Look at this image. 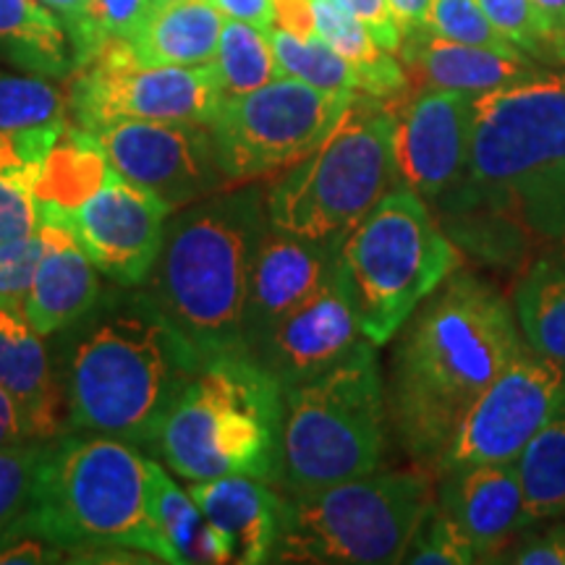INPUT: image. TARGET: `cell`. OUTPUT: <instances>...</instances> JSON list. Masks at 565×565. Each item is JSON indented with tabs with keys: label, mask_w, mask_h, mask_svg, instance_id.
I'll return each mask as SVG.
<instances>
[{
	"label": "cell",
	"mask_w": 565,
	"mask_h": 565,
	"mask_svg": "<svg viewBox=\"0 0 565 565\" xmlns=\"http://www.w3.org/2000/svg\"><path fill=\"white\" fill-rule=\"evenodd\" d=\"M395 21H398L401 34H412L419 30H427V17H429V3L433 0H387Z\"/></svg>",
	"instance_id": "46"
},
{
	"label": "cell",
	"mask_w": 565,
	"mask_h": 565,
	"mask_svg": "<svg viewBox=\"0 0 565 565\" xmlns=\"http://www.w3.org/2000/svg\"><path fill=\"white\" fill-rule=\"evenodd\" d=\"M113 175V166L89 131L68 124L47 152L38 181V200L45 207L74 210L89 200Z\"/></svg>",
	"instance_id": "30"
},
{
	"label": "cell",
	"mask_w": 565,
	"mask_h": 565,
	"mask_svg": "<svg viewBox=\"0 0 565 565\" xmlns=\"http://www.w3.org/2000/svg\"><path fill=\"white\" fill-rule=\"evenodd\" d=\"M0 387L13 395L34 440L68 433L55 353L17 309H0Z\"/></svg>",
	"instance_id": "20"
},
{
	"label": "cell",
	"mask_w": 565,
	"mask_h": 565,
	"mask_svg": "<svg viewBox=\"0 0 565 565\" xmlns=\"http://www.w3.org/2000/svg\"><path fill=\"white\" fill-rule=\"evenodd\" d=\"M445 207L505 221L565 252V74H540L475 97L463 181Z\"/></svg>",
	"instance_id": "3"
},
{
	"label": "cell",
	"mask_w": 565,
	"mask_h": 565,
	"mask_svg": "<svg viewBox=\"0 0 565 565\" xmlns=\"http://www.w3.org/2000/svg\"><path fill=\"white\" fill-rule=\"evenodd\" d=\"M24 440H34V437H30V433H26L24 414H21V408L17 401H13V395L0 387V450Z\"/></svg>",
	"instance_id": "45"
},
{
	"label": "cell",
	"mask_w": 565,
	"mask_h": 565,
	"mask_svg": "<svg viewBox=\"0 0 565 565\" xmlns=\"http://www.w3.org/2000/svg\"><path fill=\"white\" fill-rule=\"evenodd\" d=\"M437 508L475 545L479 561L500 555L519 532L532 526L515 463L448 471L437 490Z\"/></svg>",
	"instance_id": "19"
},
{
	"label": "cell",
	"mask_w": 565,
	"mask_h": 565,
	"mask_svg": "<svg viewBox=\"0 0 565 565\" xmlns=\"http://www.w3.org/2000/svg\"><path fill=\"white\" fill-rule=\"evenodd\" d=\"M492 26L529 58L557 61V34L534 0H477Z\"/></svg>",
	"instance_id": "36"
},
{
	"label": "cell",
	"mask_w": 565,
	"mask_h": 565,
	"mask_svg": "<svg viewBox=\"0 0 565 565\" xmlns=\"http://www.w3.org/2000/svg\"><path fill=\"white\" fill-rule=\"evenodd\" d=\"M42 252H45V236H42V231L34 233L26 242L0 252V309L24 312L26 296H30Z\"/></svg>",
	"instance_id": "40"
},
{
	"label": "cell",
	"mask_w": 565,
	"mask_h": 565,
	"mask_svg": "<svg viewBox=\"0 0 565 565\" xmlns=\"http://www.w3.org/2000/svg\"><path fill=\"white\" fill-rule=\"evenodd\" d=\"M275 26L299 38H312L317 34L312 0H275Z\"/></svg>",
	"instance_id": "44"
},
{
	"label": "cell",
	"mask_w": 565,
	"mask_h": 565,
	"mask_svg": "<svg viewBox=\"0 0 565 565\" xmlns=\"http://www.w3.org/2000/svg\"><path fill=\"white\" fill-rule=\"evenodd\" d=\"M152 511L173 563H233V547L210 524L189 490H181L175 479L160 463H150Z\"/></svg>",
	"instance_id": "28"
},
{
	"label": "cell",
	"mask_w": 565,
	"mask_h": 565,
	"mask_svg": "<svg viewBox=\"0 0 565 565\" xmlns=\"http://www.w3.org/2000/svg\"><path fill=\"white\" fill-rule=\"evenodd\" d=\"M282 385L249 353H217L162 422V463L189 482L254 477L278 487Z\"/></svg>",
	"instance_id": "6"
},
{
	"label": "cell",
	"mask_w": 565,
	"mask_h": 565,
	"mask_svg": "<svg viewBox=\"0 0 565 565\" xmlns=\"http://www.w3.org/2000/svg\"><path fill=\"white\" fill-rule=\"evenodd\" d=\"M312 13L317 38L328 42L359 71L362 95L377 100H398L401 95H406L408 74L404 63L383 51L362 21L353 19L335 0H312Z\"/></svg>",
	"instance_id": "27"
},
{
	"label": "cell",
	"mask_w": 565,
	"mask_h": 565,
	"mask_svg": "<svg viewBox=\"0 0 565 565\" xmlns=\"http://www.w3.org/2000/svg\"><path fill=\"white\" fill-rule=\"evenodd\" d=\"M557 61H565V40L561 42V47H557Z\"/></svg>",
	"instance_id": "49"
},
{
	"label": "cell",
	"mask_w": 565,
	"mask_h": 565,
	"mask_svg": "<svg viewBox=\"0 0 565 565\" xmlns=\"http://www.w3.org/2000/svg\"><path fill=\"white\" fill-rule=\"evenodd\" d=\"M565 401V366L521 345L515 359L466 412L435 469L515 463Z\"/></svg>",
	"instance_id": "13"
},
{
	"label": "cell",
	"mask_w": 565,
	"mask_h": 565,
	"mask_svg": "<svg viewBox=\"0 0 565 565\" xmlns=\"http://www.w3.org/2000/svg\"><path fill=\"white\" fill-rule=\"evenodd\" d=\"M398 179L422 200L443 204L463 181L471 152L475 95L419 87L391 100Z\"/></svg>",
	"instance_id": "16"
},
{
	"label": "cell",
	"mask_w": 565,
	"mask_h": 565,
	"mask_svg": "<svg viewBox=\"0 0 565 565\" xmlns=\"http://www.w3.org/2000/svg\"><path fill=\"white\" fill-rule=\"evenodd\" d=\"M427 30L437 38L463 42V45L490 47L498 53H524L494 30L477 0H433Z\"/></svg>",
	"instance_id": "38"
},
{
	"label": "cell",
	"mask_w": 565,
	"mask_h": 565,
	"mask_svg": "<svg viewBox=\"0 0 565 565\" xmlns=\"http://www.w3.org/2000/svg\"><path fill=\"white\" fill-rule=\"evenodd\" d=\"M68 121L66 92L38 74L0 68V131H30Z\"/></svg>",
	"instance_id": "35"
},
{
	"label": "cell",
	"mask_w": 565,
	"mask_h": 565,
	"mask_svg": "<svg viewBox=\"0 0 565 565\" xmlns=\"http://www.w3.org/2000/svg\"><path fill=\"white\" fill-rule=\"evenodd\" d=\"M270 40L286 76L328 92H356V95H362L359 71L317 34L299 38V34L273 26Z\"/></svg>",
	"instance_id": "33"
},
{
	"label": "cell",
	"mask_w": 565,
	"mask_h": 565,
	"mask_svg": "<svg viewBox=\"0 0 565 565\" xmlns=\"http://www.w3.org/2000/svg\"><path fill=\"white\" fill-rule=\"evenodd\" d=\"M503 561L519 565H565V515L547 532L529 536L524 545L513 547Z\"/></svg>",
	"instance_id": "42"
},
{
	"label": "cell",
	"mask_w": 565,
	"mask_h": 565,
	"mask_svg": "<svg viewBox=\"0 0 565 565\" xmlns=\"http://www.w3.org/2000/svg\"><path fill=\"white\" fill-rule=\"evenodd\" d=\"M225 17L212 0L158 6L129 40L147 66H207L215 61Z\"/></svg>",
	"instance_id": "25"
},
{
	"label": "cell",
	"mask_w": 565,
	"mask_h": 565,
	"mask_svg": "<svg viewBox=\"0 0 565 565\" xmlns=\"http://www.w3.org/2000/svg\"><path fill=\"white\" fill-rule=\"evenodd\" d=\"M353 97L356 92H328L294 76L223 97L210 131L225 179L238 186L286 173L330 137Z\"/></svg>",
	"instance_id": "11"
},
{
	"label": "cell",
	"mask_w": 565,
	"mask_h": 565,
	"mask_svg": "<svg viewBox=\"0 0 565 565\" xmlns=\"http://www.w3.org/2000/svg\"><path fill=\"white\" fill-rule=\"evenodd\" d=\"M66 124L30 131H0V252L34 236L42 225L38 181L47 152Z\"/></svg>",
	"instance_id": "24"
},
{
	"label": "cell",
	"mask_w": 565,
	"mask_h": 565,
	"mask_svg": "<svg viewBox=\"0 0 565 565\" xmlns=\"http://www.w3.org/2000/svg\"><path fill=\"white\" fill-rule=\"evenodd\" d=\"M212 63L221 76L225 97L246 95L286 76L275 55L270 30H259L236 19H225Z\"/></svg>",
	"instance_id": "32"
},
{
	"label": "cell",
	"mask_w": 565,
	"mask_h": 565,
	"mask_svg": "<svg viewBox=\"0 0 565 565\" xmlns=\"http://www.w3.org/2000/svg\"><path fill=\"white\" fill-rule=\"evenodd\" d=\"M341 246L280 231L270 223L254 252L244 299V349L335 278Z\"/></svg>",
	"instance_id": "18"
},
{
	"label": "cell",
	"mask_w": 565,
	"mask_h": 565,
	"mask_svg": "<svg viewBox=\"0 0 565 565\" xmlns=\"http://www.w3.org/2000/svg\"><path fill=\"white\" fill-rule=\"evenodd\" d=\"M458 270V249L427 200L395 186L341 244V278L370 343L385 345Z\"/></svg>",
	"instance_id": "9"
},
{
	"label": "cell",
	"mask_w": 565,
	"mask_h": 565,
	"mask_svg": "<svg viewBox=\"0 0 565 565\" xmlns=\"http://www.w3.org/2000/svg\"><path fill=\"white\" fill-rule=\"evenodd\" d=\"M89 134L113 171L147 189L173 212L231 189L207 124L118 121Z\"/></svg>",
	"instance_id": "14"
},
{
	"label": "cell",
	"mask_w": 565,
	"mask_h": 565,
	"mask_svg": "<svg viewBox=\"0 0 565 565\" xmlns=\"http://www.w3.org/2000/svg\"><path fill=\"white\" fill-rule=\"evenodd\" d=\"M47 9L55 11L66 26L68 40H74L84 26V17H87V3L89 0H40Z\"/></svg>",
	"instance_id": "47"
},
{
	"label": "cell",
	"mask_w": 565,
	"mask_h": 565,
	"mask_svg": "<svg viewBox=\"0 0 565 565\" xmlns=\"http://www.w3.org/2000/svg\"><path fill=\"white\" fill-rule=\"evenodd\" d=\"M40 231L45 236V252L26 296L24 317L40 335L53 338L95 309L105 291V275L66 225L42 221Z\"/></svg>",
	"instance_id": "22"
},
{
	"label": "cell",
	"mask_w": 565,
	"mask_h": 565,
	"mask_svg": "<svg viewBox=\"0 0 565 565\" xmlns=\"http://www.w3.org/2000/svg\"><path fill=\"white\" fill-rule=\"evenodd\" d=\"M152 9V0H89L84 26L71 40L76 66H82L105 40H131Z\"/></svg>",
	"instance_id": "37"
},
{
	"label": "cell",
	"mask_w": 565,
	"mask_h": 565,
	"mask_svg": "<svg viewBox=\"0 0 565 565\" xmlns=\"http://www.w3.org/2000/svg\"><path fill=\"white\" fill-rule=\"evenodd\" d=\"M152 458L137 445L95 433L47 443L30 513V532L68 555H134L173 563L152 511Z\"/></svg>",
	"instance_id": "5"
},
{
	"label": "cell",
	"mask_w": 565,
	"mask_h": 565,
	"mask_svg": "<svg viewBox=\"0 0 565 565\" xmlns=\"http://www.w3.org/2000/svg\"><path fill=\"white\" fill-rule=\"evenodd\" d=\"M341 9L359 19L370 30V34L380 47L387 53H398L404 34H401L398 21H395L391 3L387 0H335Z\"/></svg>",
	"instance_id": "41"
},
{
	"label": "cell",
	"mask_w": 565,
	"mask_h": 565,
	"mask_svg": "<svg viewBox=\"0 0 565 565\" xmlns=\"http://www.w3.org/2000/svg\"><path fill=\"white\" fill-rule=\"evenodd\" d=\"M225 92L215 63L147 66L131 42L105 40L66 79L68 121L97 131L118 121L212 124Z\"/></svg>",
	"instance_id": "12"
},
{
	"label": "cell",
	"mask_w": 565,
	"mask_h": 565,
	"mask_svg": "<svg viewBox=\"0 0 565 565\" xmlns=\"http://www.w3.org/2000/svg\"><path fill=\"white\" fill-rule=\"evenodd\" d=\"M513 312L524 343L565 366V252L529 267L515 286Z\"/></svg>",
	"instance_id": "29"
},
{
	"label": "cell",
	"mask_w": 565,
	"mask_h": 565,
	"mask_svg": "<svg viewBox=\"0 0 565 565\" xmlns=\"http://www.w3.org/2000/svg\"><path fill=\"white\" fill-rule=\"evenodd\" d=\"M47 443L24 440L0 450V545L13 536L32 534L30 513Z\"/></svg>",
	"instance_id": "34"
},
{
	"label": "cell",
	"mask_w": 565,
	"mask_h": 565,
	"mask_svg": "<svg viewBox=\"0 0 565 565\" xmlns=\"http://www.w3.org/2000/svg\"><path fill=\"white\" fill-rule=\"evenodd\" d=\"M267 225L263 183L223 189L168 217L160 257L145 288L204 359L246 353L244 299Z\"/></svg>",
	"instance_id": "4"
},
{
	"label": "cell",
	"mask_w": 565,
	"mask_h": 565,
	"mask_svg": "<svg viewBox=\"0 0 565 565\" xmlns=\"http://www.w3.org/2000/svg\"><path fill=\"white\" fill-rule=\"evenodd\" d=\"M154 3V9H158V6H166V3H173V0H152Z\"/></svg>",
	"instance_id": "50"
},
{
	"label": "cell",
	"mask_w": 565,
	"mask_h": 565,
	"mask_svg": "<svg viewBox=\"0 0 565 565\" xmlns=\"http://www.w3.org/2000/svg\"><path fill=\"white\" fill-rule=\"evenodd\" d=\"M189 494L233 547V563H270L291 498L254 477H215L189 484Z\"/></svg>",
	"instance_id": "21"
},
{
	"label": "cell",
	"mask_w": 565,
	"mask_h": 565,
	"mask_svg": "<svg viewBox=\"0 0 565 565\" xmlns=\"http://www.w3.org/2000/svg\"><path fill=\"white\" fill-rule=\"evenodd\" d=\"M395 186L391 100L356 95L330 137L267 189V215L275 228L341 246Z\"/></svg>",
	"instance_id": "8"
},
{
	"label": "cell",
	"mask_w": 565,
	"mask_h": 565,
	"mask_svg": "<svg viewBox=\"0 0 565 565\" xmlns=\"http://www.w3.org/2000/svg\"><path fill=\"white\" fill-rule=\"evenodd\" d=\"M532 524L565 515V401L515 461Z\"/></svg>",
	"instance_id": "31"
},
{
	"label": "cell",
	"mask_w": 565,
	"mask_h": 565,
	"mask_svg": "<svg viewBox=\"0 0 565 565\" xmlns=\"http://www.w3.org/2000/svg\"><path fill=\"white\" fill-rule=\"evenodd\" d=\"M534 3L547 17L550 26L557 34V47H561V42L565 40V0H534Z\"/></svg>",
	"instance_id": "48"
},
{
	"label": "cell",
	"mask_w": 565,
	"mask_h": 565,
	"mask_svg": "<svg viewBox=\"0 0 565 565\" xmlns=\"http://www.w3.org/2000/svg\"><path fill=\"white\" fill-rule=\"evenodd\" d=\"M366 341L338 265L335 278L299 303L252 345L249 356L282 391L328 372Z\"/></svg>",
	"instance_id": "17"
},
{
	"label": "cell",
	"mask_w": 565,
	"mask_h": 565,
	"mask_svg": "<svg viewBox=\"0 0 565 565\" xmlns=\"http://www.w3.org/2000/svg\"><path fill=\"white\" fill-rule=\"evenodd\" d=\"M521 345L511 303L475 275H450L412 315L395 345L385 391L401 448L435 469L466 412Z\"/></svg>",
	"instance_id": "2"
},
{
	"label": "cell",
	"mask_w": 565,
	"mask_h": 565,
	"mask_svg": "<svg viewBox=\"0 0 565 565\" xmlns=\"http://www.w3.org/2000/svg\"><path fill=\"white\" fill-rule=\"evenodd\" d=\"M479 555L475 545L458 532L454 521L437 508V498L422 524L408 542V550L404 555V563L416 565H469L477 563Z\"/></svg>",
	"instance_id": "39"
},
{
	"label": "cell",
	"mask_w": 565,
	"mask_h": 565,
	"mask_svg": "<svg viewBox=\"0 0 565 565\" xmlns=\"http://www.w3.org/2000/svg\"><path fill=\"white\" fill-rule=\"evenodd\" d=\"M398 53L406 74H412L419 87L466 92L475 97L540 74L526 53H498L490 47L463 45L437 38L429 30L406 34Z\"/></svg>",
	"instance_id": "23"
},
{
	"label": "cell",
	"mask_w": 565,
	"mask_h": 565,
	"mask_svg": "<svg viewBox=\"0 0 565 565\" xmlns=\"http://www.w3.org/2000/svg\"><path fill=\"white\" fill-rule=\"evenodd\" d=\"M437 492L422 471H372L291 498L270 563H404Z\"/></svg>",
	"instance_id": "10"
},
{
	"label": "cell",
	"mask_w": 565,
	"mask_h": 565,
	"mask_svg": "<svg viewBox=\"0 0 565 565\" xmlns=\"http://www.w3.org/2000/svg\"><path fill=\"white\" fill-rule=\"evenodd\" d=\"M55 338L68 433H95L154 448L204 353L145 286H105L89 315Z\"/></svg>",
	"instance_id": "1"
},
{
	"label": "cell",
	"mask_w": 565,
	"mask_h": 565,
	"mask_svg": "<svg viewBox=\"0 0 565 565\" xmlns=\"http://www.w3.org/2000/svg\"><path fill=\"white\" fill-rule=\"evenodd\" d=\"M387 424L377 345L364 341L328 372L282 391L278 490L303 498L377 471Z\"/></svg>",
	"instance_id": "7"
},
{
	"label": "cell",
	"mask_w": 565,
	"mask_h": 565,
	"mask_svg": "<svg viewBox=\"0 0 565 565\" xmlns=\"http://www.w3.org/2000/svg\"><path fill=\"white\" fill-rule=\"evenodd\" d=\"M171 215L166 202L116 171L79 207L55 210L42 204V221L66 225L97 270L126 288L150 280Z\"/></svg>",
	"instance_id": "15"
},
{
	"label": "cell",
	"mask_w": 565,
	"mask_h": 565,
	"mask_svg": "<svg viewBox=\"0 0 565 565\" xmlns=\"http://www.w3.org/2000/svg\"><path fill=\"white\" fill-rule=\"evenodd\" d=\"M225 19L246 21L259 30L275 26V0H212Z\"/></svg>",
	"instance_id": "43"
},
{
	"label": "cell",
	"mask_w": 565,
	"mask_h": 565,
	"mask_svg": "<svg viewBox=\"0 0 565 565\" xmlns=\"http://www.w3.org/2000/svg\"><path fill=\"white\" fill-rule=\"evenodd\" d=\"M0 61L45 79H68L76 68L66 26L40 0H0Z\"/></svg>",
	"instance_id": "26"
}]
</instances>
